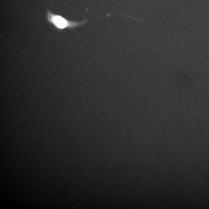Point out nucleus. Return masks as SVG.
<instances>
[{
    "label": "nucleus",
    "mask_w": 209,
    "mask_h": 209,
    "mask_svg": "<svg viewBox=\"0 0 209 209\" xmlns=\"http://www.w3.org/2000/svg\"><path fill=\"white\" fill-rule=\"evenodd\" d=\"M47 18L49 22L59 29H64L71 26L69 22L59 16L48 14Z\"/></svg>",
    "instance_id": "f257e3e1"
}]
</instances>
